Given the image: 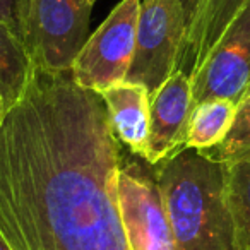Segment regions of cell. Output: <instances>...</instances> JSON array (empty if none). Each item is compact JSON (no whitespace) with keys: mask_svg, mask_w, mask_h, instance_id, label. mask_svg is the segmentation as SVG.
<instances>
[{"mask_svg":"<svg viewBox=\"0 0 250 250\" xmlns=\"http://www.w3.org/2000/svg\"><path fill=\"white\" fill-rule=\"evenodd\" d=\"M247 100H249V98H247Z\"/></svg>","mask_w":250,"mask_h":250,"instance_id":"obj_20","label":"cell"},{"mask_svg":"<svg viewBox=\"0 0 250 250\" xmlns=\"http://www.w3.org/2000/svg\"><path fill=\"white\" fill-rule=\"evenodd\" d=\"M177 250H238L225 163L182 149L154 165Z\"/></svg>","mask_w":250,"mask_h":250,"instance_id":"obj_2","label":"cell"},{"mask_svg":"<svg viewBox=\"0 0 250 250\" xmlns=\"http://www.w3.org/2000/svg\"><path fill=\"white\" fill-rule=\"evenodd\" d=\"M141 0H122L87 38L72 63V77L94 93L127 79L136 52Z\"/></svg>","mask_w":250,"mask_h":250,"instance_id":"obj_4","label":"cell"},{"mask_svg":"<svg viewBox=\"0 0 250 250\" xmlns=\"http://www.w3.org/2000/svg\"><path fill=\"white\" fill-rule=\"evenodd\" d=\"M26 0H0V22L7 24L22 40V12Z\"/></svg>","mask_w":250,"mask_h":250,"instance_id":"obj_15","label":"cell"},{"mask_svg":"<svg viewBox=\"0 0 250 250\" xmlns=\"http://www.w3.org/2000/svg\"><path fill=\"white\" fill-rule=\"evenodd\" d=\"M106 106L117 141L130 154L146 161L149 139V98L146 86L124 81L98 93Z\"/></svg>","mask_w":250,"mask_h":250,"instance_id":"obj_9","label":"cell"},{"mask_svg":"<svg viewBox=\"0 0 250 250\" xmlns=\"http://www.w3.org/2000/svg\"><path fill=\"white\" fill-rule=\"evenodd\" d=\"M192 111V81L175 70L149 98L147 163L154 167L185 149Z\"/></svg>","mask_w":250,"mask_h":250,"instance_id":"obj_8","label":"cell"},{"mask_svg":"<svg viewBox=\"0 0 250 250\" xmlns=\"http://www.w3.org/2000/svg\"><path fill=\"white\" fill-rule=\"evenodd\" d=\"M247 2L249 0H204L187 38L184 40L177 70L185 72L188 77L194 76Z\"/></svg>","mask_w":250,"mask_h":250,"instance_id":"obj_10","label":"cell"},{"mask_svg":"<svg viewBox=\"0 0 250 250\" xmlns=\"http://www.w3.org/2000/svg\"><path fill=\"white\" fill-rule=\"evenodd\" d=\"M5 106H4V101H2V96H0V125H2V122H4V118H5Z\"/></svg>","mask_w":250,"mask_h":250,"instance_id":"obj_17","label":"cell"},{"mask_svg":"<svg viewBox=\"0 0 250 250\" xmlns=\"http://www.w3.org/2000/svg\"><path fill=\"white\" fill-rule=\"evenodd\" d=\"M190 81L194 108L211 100H229L240 106L250 98V0Z\"/></svg>","mask_w":250,"mask_h":250,"instance_id":"obj_7","label":"cell"},{"mask_svg":"<svg viewBox=\"0 0 250 250\" xmlns=\"http://www.w3.org/2000/svg\"><path fill=\"white\" fill-rule=\"evenodd\" d=\"M238 106L229 100H211L192 111L185 147L206 151L221 144L235 124Z\"/></svg>","mask_w":250,"mask_h":250,"instance_id":"obj_12","label":"cell"},{"mask_svg":"<svg viewBox=\"0 0 250 250\" xmlns=\"http://www.w3.org/2000/svg\"><path fill=\"white\" fill-rule=\"evenodd\" d=\"M249 149H250V98L238 106L235 124H233L226 139L221 144H218V146L211 147V149L201 151V153L204 156L211 158V160L225 163V161L233 160V158L240 156V154Z\"/></svg>","mask_w":250,"mask_h":250,"instance_id":"obj_14","label":"cell"},{"mask_svg":"<svg viewBox=\"0 0 250 250\" xmlns=\"http://www.w3.org/2000/svg\"><path fill=\"white\" fill-rule=\"evenodd\" d=\"M87 0H26L22 42L36 69L67 72L87 42Z\"/></svg>","mask_w":250,"mask_h":250,"instance_id":"obj_3","label":"cell"},{"mask_svg":"<svg viewBox=\"0 0 250 250\" xmlns=\"http://www.w3.org/2000/svg\"><path fill=\"white\" fill-rule=\"evenodd\" d=\"M180 2L182 12H184V21H185V38H187L188 31H190L192 24H194L195 18H197L201 5L204 0H178Z\"/></svg>","mask_w":250,"mask_h":250,"instance_id":"obj_16","label":"cell"},{"mask_svg":"<svg viewBox=\"0 0 250 250\" xmlns=\"http://www.w3.org/2000/svg\"><path fill=\"white\" fill-rule=\"evenodd\" d=\"M184 40L185 21L178 0H141L136 52L125 81L154 93L177 70Z\"/></svg>","mask_w":250,"mask_h":250,"instance_id":"obj_6","label":"cell"},{"mask_svg":"<svg viewBox=\"0 0 250 250\" xmlns=\"http://www.w3.org/2000/svg\"><path fill=\"white\" fill-rule=\"evenodd\" d=\"M134 158H122L117 175L118 211L130 250H177L154 167Z\"/></svg>","mask_w":250,"mask_h":250,"instance_id":"obj_5","label":"cell"},{"mask_svg":"<svg viewBox=\"0 0 250 250\" xmlns=\"http://www.w3.org/2000/svg\"><path fill=\"white\" fill-rule=\"evenodd\" d=\"M225 175L236 245L238 250H250V149L225 161Z\"/></svg>","mask_w":250,"mask_h":250,"instance_id":"obj_13","label":"cell"},{"mask_svg":"<svg viewBox=\"0 0 250 250\" xmlns=\"http://www.w3.org/2000/svg\"><path fill=\"white\" fill-rule=\"evenodd\" d=\"M87 2H91V4H93V5H94V2H96V0H87Z\"/></svg>","mask_w":250,"mask_h":250,"instance_id":"obj_19","label":"cell"},{"mask_svg":"<svg viewBox=\"0 0 250 250\" xmlns=\"http://www.w3.org/2000/svg\"><path fill=\"white\" fill-rule=\"evenodd\" d=\"M0 250H9L7 247H5V243L2 242V238H0Z\"/></svg>","mask_w":250,"mask_h":250,"instance_id":"obj_18","label":"cell"},{"mask_svg":"<svg viewBox=\"0 0 250 250\" xmlns=\"http://www.w3.org/2000/svg\"><path fill=\"white\" fill-rule=\"evenodd\" d=\"M124 151L98 93L33 69L0 125V238L9 250H130L117 175Z\"/></svg>","mask_w":250,"mask_h":250,"instance_id":"obj_1","label":"cell"},{"mask_svg":"<svg viewBox=\"0 0 250 250\" xmlns=\"http://www.w3.org/2000/svg\"><path fill=\"white\" fill-rule=\"evenodd\" d=\"M26 45L7 24L0 22V96L9 111L24 94L33 74Z\"/></svg>","mask_w":250,"mask_h":250,"instance_id":"obj_11","label":"cell"}]
</instances>
